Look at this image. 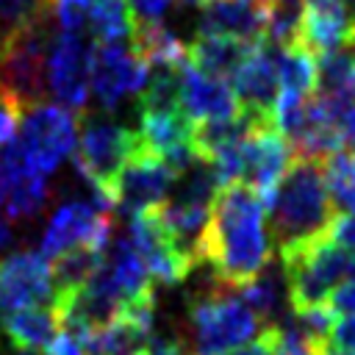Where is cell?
Instances as JSON below:
<instances>
[{
	"label": "cell",
	"mask_w": 355,
	"mask_h": 355,
	"mask_svg": "<svg viewBox=\"0 0 355 355\" xmlns=\"http://www.w3.org/2000/svg\"><path fill=\"white\" fill-rule=\"evenodd\" d=\"M266 200L247 183L222 186L200 241L197 266H208L211 283L239 288L272 261Z\"/></svg>",
	"instance_id": "cell-1"
},
{
	"label": "cell",
	"mask_w": 355,
	"mask_h": 355,
	"mask_svg": "<svg viewBox=\"0 0 355 355\" xmlns=\"http://www.w3.org/2000/svg\"><path fill=\"white\" fill-rule=\"evenodd\" d=\"M336 216L333 200L324 186V172L319 158H297L266 197V225L272 250L286 255L305 247L322 236Z\"/></svg>",
	"instance_id": "cell-2"
},
{
	"label": "cell",
	"mask_w": 355,
	"mask_h": 355,
	"mask_svg": "<svg viewBox=\"0 0 355 355\" xmlns=\"http://www.w3.org/2000/svg\"><path fill=\"white\" fill-rule=\"evenodd\" d=\"M258 316L241 302V297L219 283L197 291L186 302L180 322V341L191 355H225L252 338Z\"/></svg>",
	"instance_id": "cell-3"
},
{
	"label": "cell",
	"mask_w": 355,
	"mask_h": 355,
	"mask_svg": "<svg viewBox=\"0 0 355 355\" xmlns=\"http://www.w3.org/2000/svg\"><path fill=\"white\" fill-rule=\"evenodd\" d=\"M139 144L141 141H139L136 130L122 125L116 116H111L105 111H89L80 119L78 141L72 150L75 169L92 191H100L108 197L119 169L139 150Z\"/></svg>",
	"instance_id": "cell-4"
},
{
	"label": "cell",
	"mask_w": 355,
	"mask_h": 355,
	"mask_svg": "<svg viewBox=\"0 0 355 355\" xmlns=\"http://www.w3.org/2000/svg\"><path fill=\"white\" fill-rule=\"evenodd\" d=\"M114 205L105 194L92 191L89 197H69L58 202L42 230L39 252L50 261L75 247L105 250L114 236Z\"/></svg>",
	"instance_id": "cell-5"
},
{
	"label": "cell",
	"mask_w": 355,
	"mask_h": 355,
	"mask_svg": "<svg viewBox=\"0 0 355 355\" xmlns=\"http://www.w3.org/2000/svg\"><path fill=\"white\" fill-rule=\"evenodd\" d=\"M277 261L286 275L291 311L327 302L333 288L341 286L344 277H349V258L330 236L277 255Z\"/></svg>",
	"instance_id": "cell-6"
},
{
	"label": "cell",
	"mask_w": 355,
	"mask_h": 355,
	"mask_svg": "<svg viewBox=\"0 0 355 355\" xmlns=\"http://www.w3.org/2000/svg\"><path fill=\"white\" fill-rule=\"evenodd\" d=\"M53 33V22L44 17L0 44V86L22 108L42 103L47 94V50Z\"/></svg>",
	"instance_id": "cell-7"
},
{
	"label": "cell",
	"mask_w": 355,
	"mask_h": 355,
	"mask_svg": "<svg viewBox=\"0 0 355 355\" xmlns=\"http://www.w3.org/2000/svg\"><path fill=\"white\" fill-rule=\"evenodd\" d=\"M75 141H78V122L72 111L44 100L22 111L17 147L39 175L47 178L50 172H55L64 164V158L72 155Z\"/></svg>",
	"instance_id": "cell-8"
},
{
	"label": "cell",
	"mask_w": 355,
	"mask_h": 355,
	"mask_svg": "<svg viewBox=\"0 0 355 355\" xmlns=\"http://www.w3.org/2000/svg\"><path fill=\"white\" fill-rule=\"evenodd\" d=\"M150 67L128 42H97L89 58V92L105 111H114L125 97H139Z\"/></svg>",
	"instance_id": "cell-9"
},
{
	"label": "cell",
	"mask_w": 355,
	"mask_h": 355,
	"mask_svg": "<svg viewBox=\"0 0 355 355\" xmlns=\"http://www.w3.org/2000/svg\"><path fill=\"white\" fill-rule=\"evenodd\" d=\"M89 58L86 33L55 31L47 50V92L67 111H83L89 103Z\"/></svg>",
	"instance_id": "cell-10"
},
{
	"label": "cell",
	"mask_w": 355,
	"mask_h": 355,
	"mask_svg": "<svg viewBox=\"0 0 355 355\" xmlns=\"http://www.w3.org/2000/svg\"><path fill=\"white\" fill-rule=\"evenodd\" d=\"M172 180H175L172 169L155 153H150L144 144H139V150L119 169L108 197H111L114 208H119L128 216H136V214L158 208L166 200Z\"/></svg>",
	"instance_id": "cell-11"
},
{
	"label": "cell",
	"mask_w": 355,
	"mask_h": 355,
	"mask_svg": "<svg viewBox=\"0 0 355 355\" xmlns=\"http://www.w3.org/2000/svg\"><path fill=\"white\" fill-rule=\"evenodd\" d=\"M128 239L133 241L136 252L141 255L153 283H161V286H175V283H183L191 272V263L189 258L178 250V244L172 241V236L166 233L158 211H144V214H136L130 216L128 222Z\"/></svg>",
	"instance_id": "cell-12"
},
{
	"label": "cell",
	"mask_w": 355,
	"mask_h": 355,
	"mask_svg": "<svg viewBox=\"0 0 355 355\" xmlns=\"http://www.w3.org/2000/svg\"><path fill=\"white\" fill-rule=\"evenodd\" d=\"M53 305L50 261L39 250H19L0 261V311Z\"/></svg>",
	"instance_id": "cell-13"
},
{
	"label": "cell",
	"mask_w": 355,
	"mask_h": 355,
	"mask_svg": "<svg viewBox=\"0 0 355 355\" xmlns=\"http://www.w3.org/2000/svg\"><path fill=\"white\" fill-rule=\"evenodd\" d=\"M227 83H230L241 111L272 122V108H275V100L280 92L272 44L252 42L247 47V53L241 55V61L236 64V69L230 72Z\"/></svg>",
	"instance_id": "cell-14"
},
{
	"label": "cell",
	"mask_w": 355,
	"mask_h": 355,
	"mask_svg": "<svg viewBox=\"0 0 355 355\" xmlns=\"http://www.w3.org/2000/svg\"><path fill=\"white\" fill-rule=\"evenodd\" d=\"M355 42V3L352 0H302L300 6V44L313 55Z\"/></svg>",
	"instance_id": "cell-15"
},
{
	"label": "cell",
	"mask_w": 355,
	"mask_h": 355,
	"mask_svg": "<svg viewBox=\"0 0 355 355\" xmlns=\"http://www.w3.org/2000/svg\"><path fill=\"white\" fill-rule=\"evenodd\" d=\"M183 114L200 125V122H222L236 114H241V105L225 78L208 75L189 64V58L180 64V92H178Z\"/></svg>",
	"instance_id": "cell-16"
},
{
	"label": "cell",
	"mask_w": 355,
	"mask_h": 355,
	"mask_svg": "<svg viewBox=\"0 0 355 355\" xmlns=\"http://www.w3.org/2000/svg\"><path fill=\"white\" fill-rule=\"evenodd\" d=\"M244 172H241V183L252 186L263 200L275 191V186L280 183V178L286 175V169L294 161V150L291 144L275 130V125H263L255 128L247 139H244Z\"/></svg>",
	"instance_id": "cell-17"
},
{
	"label": "cell",
	"mask_w": 355,
	"mask_h": 355,
	"mask_svg": "<svg viewBox=\"0 0 355 355\" xmlns=\"http://www.w3.org/2000/svg\"><path fill=\"white\" fill-rule=\"evenodd\" d=\"M263 0H211L200 8L197 33L252 44L263 42Z\"/></svg>",
	"instance_id": "cell-18"
},
{
	"label": "cell",
	"mask_w": 355,
	"mask_h": 355,
	"mask_svg": "<svg viewBox=\"0 0 355 355\" xmlns=\"http://www.w3.org/2000/svg\"><path fill=\"white\" fill-rule=\"evenodd\" d=\"M241 302L258 316V322L277 324L286 319V311H291L288 305V288H286V275L283 266H277L275 261H269L252 280H247L244 286L233 288Z\"/></svg>",
	"instance_id": "cell-19"
},
{
	"label": "cell",
	"mask_w": 355,
	"mask_h": 355,
	"mask_svg": "<svg viewBox=\"0 0 355 355\" xmlns=\"http://www.w3.org/2000/svg\"><path fill=\"white\" fill-rule=\"evenodd\" d=\"M61 327L64 322L55 305H33L3 313V330L17 344V349H47Z\"/></svg>",
	"instance_id": "cell-20"
},
{
	"label": "cell",
	"mask_w": 355,
	"mask_h": 355,
	"mask_svg": "<svg viewBox=\"0 0 355 355\" xmlns=\"http://www.w3.org/2000/svg\"><path fill=\"white\" fill-rule=\"evenodd\" d=\"M105 250H94V247H75L67 250L55 258H50V280H53V305H61L64 300H69L78 288L86 286V280L97 272L100 261H103Z\"/></svg>",
	"instance_id": "cell-21"
},
{
	"label": "cell",
	"mask_w": 355,
	"mask_h": 355,
	"mask_svg": "<svg viewBox=\"0 0 355 355\" xmlns=\"http://www.w3.org/2000/svg\"><path fill=\"white\" fill-rule=\"evenodd\" d=\"M130 44L136 47V53L141 55V61L147 67H178L186 61V42L169 31L161 19L158 22H136L133 28V36H130Z\"/></svg>",
	"instance_id": "cell-22"
},
{
	"label": "cell",
	"mask_w": 355,
	"mask_h": 355,
	"mask_svg": "<svg viewBox=\"0 0 355 355\" xmlns=\"http://www.w3.org/2000/svg\"><path fill=\"white\" fill-rule=\"evenodd\" d=\"M250 44L236 42V39H225V36H205L197 33V39L189 44V64H194L197 69L216 75V78H230V72L236 69V64L241 61V55L247 53Z\"/></svg>",
	"instance_id": "cell-23"
},
{
	"label": "cell",
	"mask_w": 355,
	"mask_h": 355,
	"mask_svg": "<svg viewBox=\"0 0 355 355\" xmlns=\"http://www.w3.org/2000/svg\"><path fill=\"white\" fill-rule=\"evenodd\" d=\"M136 17L128 0H86V33L97 42H128Z\"/></svg>",
	"instance_id": "cell-24"
},
{
	"label": "cell",
	"mask_w": 355,
	"mask_h": 355,
	"mask_svg": "<svg viewBox=\"0 0 355 355\" xmlns=\"http://www.w3.org/2000/svg\"><path fill=\"white\" fill-rule=\"evenodd\" d=\"M275 53V67H277V83L286 92H302L311 94L316 86V58L308 47L288 44V47H272Z\"/></svg>",
	"instance_id": "cell-25"
},
{
	"label": "cell",
	"mask_w": 355,
	"mask_h": 355,
	"mask_svg": "<svg viewBox=\"0 0 355 355\" xmlns=\"http://www.w3.org/2000/svg\"><path fill=\"white\" fill-rule=\"evenodd\" d=\"M316 58V86L319 94L355 92V42L319 53Z\"/></svg>",
	"instance_id": "cell-26"
},
{
	"label": "cell",
	"mask_w": 355,
	"mask_h": 355,
	"mask_svg": "<svg viewBox=\"0 0 355 355\" xmlns=\"http://www.w3.org/2000/svg\"><path fill=\"white\" fill-rule=\"evenodd\" d=\"M322 172L333 208L355 214V150H341L327 155L322 161Z\"/></svg>",
	"instance_id": "cell-27"
},
{
	"label": "cell",
	"mask_w": 355,
	"mask_h": 355,
	"mask_svg": "<svg viewBox=\"0 0 355 355\" xmlns=\"http://www.w3.org/2000/svg\"><path fill=\"white\" fill-rule=\"evenodd\" d=\"M272 355H324V341L308 336L291 316L266 327Z\"/></svg>",
	"instance_id": "cell-28"
},
{
	"label": "cell",
	"mask_w": 355,
	"mask_h": 355,
	"mask_svg": "<svg viewBox=\"0 0 355 355\" xmlns=\"http://www.w3.org/2000/svg\"><path fill=\"white\" fill-rule=\"evenodd\" d=\"M53 14V0H0V44L17 31Z\"/></svg>",
	"instance_id": "cell-29"
},
{
	"label": "cell",
	"mask_w": 355,
	"mask_h": 355,
	"mask_svg": "<svg viewBox=\"0 0 355 355\" xmlns=\"http://www.w3.org/2000/svg\"><path fill=\"white\" fill-rule=\"evenodd\" d=\"M324 355H355V316L333 322L324 336Z\"/></svg>",
	"instance_id": "cell-30"
},
{
	"label": "cell",
	"mask_w": 355,
	"mask_h": 355,
	"mask_svg": "<svg viewBox=\"0 0 355 355\" xmlns=\"http://www.w3.org/2000/svg\"><path fill=\"white\" fill-rule=\"evenodd\" d=\"M327 236L347 252V258H349V277H355V214L333 216V222L327 227Z\"/></svg>",
	"instance_id": "cell-31"
},
{
	"label": "cell",
	"mask_w": 355,
	"mask_h": 355,
	"mask_svg": "<svg viewBox=\"0 0 355 355\" xmlns=\"http://www.w3.org/2000/svg\"><path fill=\"white\" fill-rule=\"evenodd\" d=\"M22 105L0 86V147L14 141L17 130H19V119H22Z\"/></svg>",
	"instance_id": "cell-32"
},
{
	"label": "cell",
	"mask_w": 355,
	"mask_h": 355,
	"mask_svg": "<svg viewBox=\"0 0 355 355\" xmlns=\"http://www.w3.org/2000/svg\"><path fill=\"white\" fill-rule=\"evenodd\" d=\"M333 313H344V316H355V277L344 280L341 286L333 288V294L327 297Z\"/></svg>",
	"instance_id": "cell-33"
},
{
	"label": "cell",
	"mask_w": 355,
	"mask_h": 355,
	"mask_svg": "<svg viewBox=\"0 0 355 355\" xmlns=\"http://www.w3.org/2000/svg\"><path fill=\"white\" fill-rule=\"evenodd\" d=\"M136 22H158L166 8L172 6V0H128Z\"/></svg>",
	"instance_id": "cell-34"
},
{
	"label": "cell",
	"mask_w": 355,
	"mask_h": 355,
	"mask_svg": "<svg viewBox=\"0 0 355 355\" xmlns=\"http://www.w3.org/2000/svg\"><path fill=\"white\" fill-rule=\"evenodd\" d=\"M47 355H86V349H83V344H80V338L75 333L61 327V333L50 341Z\"/></svg>",
	"instance_id": "cell-35"
},
{
	"label": "cell",
	"mask_w": 355,
	"mask_h": 355,
	"mask_svg": "<svg viewBox=\"0 0 355 355\" xmlns=\"http://www.w3.org/2000/svg\"><path fill=\"white\" fill-rule=\"evenodd\" d=\"M144 352H147V355H191V352L186 349V344H183L178 336H172V338L153 336Z\"/></svg>",
	"instance_id": "cell-36"
},
{
	"label": "cell",
	"mask_w": 355,
	"mask_h": 355,
	"mask_svg": "<svg viewBox=\"0 0 355 355\" xmlns=\"http://www.w3.org/2000/svg\"><path fill=\"white\" fill-rule=\"evenodd\" d=\"M225 355H272V344H269L266 330H263L258 338L244 341L241 347H236V349H230V352H225Z\"/></svg>",
	"instance_id": "cell-37"
},
{
	"label": "cell",
	"mask_w": 355,
	"mask_h": 355,
	"mask_svg": "<svg viewBox=\"0 0 355 355\" xmlns=\"http://www.w3.org/2000/svg\"><path fill=\"white\" fill-rule=\"evenodd\" d=\"M14 355H39V352H36V349H17Z\"/></svg>",
	"instance_id": "cell-38"
},
{
	"label": "cell",
	"mask_w": 355,
	"mask_h": 355,
	"mask_svg": "<svg viewBox=\"0 0 355 355\" xmlns=\"http://www.w3.org/2000/svg\"><path fill=\"white\" fill-rule=\"evenodd\" d=\"M275 3H291V6H300L302 0H275Z\"/></svg>",
	"instance_id": "cell-39"
}]
</instances>
